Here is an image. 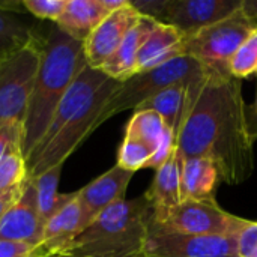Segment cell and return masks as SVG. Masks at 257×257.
<instances>
[{
	"label": "cell",
	"instance_id": "603a6c76",
	"mask_svg": "<svg viewBox=\"0 0 257 257\" xmlns=\"http://www.w3.org/2000/svg\"><path fill=\"white\" fill-rule=\"evenodd\" d=\"M38 39L32 26L0 8V59L14 54Z\"/></svg>",
	"mask_w": 257,
	"mask_h": 257
},
{
	"label": "cell",
	"instance_id": "f1b7e54d",
	"mask_svg": "<svg viewBox=\"0 0 257 257\" xmlns=\"http://www.w3.org/2000/svg\"><path fill=\"white\" fill-rule=\"evenodd\" d=\"M0 257H48L44 247L33 248L26 244L0 239Z\"/></svg>",
	"mask_w": 257,
	"mask_h": 257
},
{
	"label": "cell",
	"instance_id": "7c38bea8",
	"mask_svg": "<svg viewBox=\"0 0 257 257\" xmlns=\"http://www.w3.org/2000/svg\"><path fill=\"white\" fill-rule=\"evenodd\" d=\"M140 14L126 0V3L110 12L84 42V54L90 68L99 69L119 48L126 33L139 21Z\"/></svg>",
	"mask_w": 257,
	"mask_h": 257
},
{
	"label": "cell",
	"instance_id": "e575fe53",
	"mask_svg": "<svg viewBox=\"0 0 257 257\" xmlns=\"http://www.w3.org/2000/svg\"><path fill=\"white\" fill-rule=\"evenodd\" d=\"M48 257H62V256H48Z\"/></svg>",
	"mask_w": 257,
	"mask_h": 257
},
{
	"label": "cell",
	"instance_id": "30bf717a",
	"mask_svg": "<svg viewBox=\"0 0 257 257\" xmlns=\"http://www.w3.org/2000/svg\"><path fill=\"white\" fill-rule=\"evenodd\" d=\"M242 0H167L163 21L184 39L236 12Z\"/></svg>",
	"mask_w": 257,
	"mask_h": 257
},
{
	"label": "cell",
	"instance_id": "d6986e66",
	"mask_svg": "<svg viewBox=\"0 0 257 257\" xmlns=\"http://www.w3.org/2000/svg\"><path fill=\"white\" fill-rule=\"evenodd\" d=\"M184 36L173 27L158 23L146 38L137 57V74L158 68L182 56Z\"/></svg>",
	"mask_w": 257,
	"mask_h": 257
},
{
	"label": "cell",
	"instance_id": "52a82bcc",
	"mask_svg": "<svg viewBox=\"0 0 257 257\" xmlns=\"http://www.w3.org/2000/svg\"><path fill=\"white\" fill-rule=\"evenodd\" d=\"M42 41L38 39L0 59V122H23L41 65Z\"/></svg>",
	"mask_w": 257,
	"mask_h": 257
},
{
	"label": "cell",
	"instance_id": "7402d4cb",
	"mask_svg": "<svg viewBox=\"0 0 257 257\" xmlns=\"http://www.w3.org/2000/svg\"><path fill=\"white\" fill-rule=\"evenodd\" d=\"M63 166H56L35 178H30L36 194H38V205H39V214L42 218V223L47 224V221L60 209L63 208L74 196V193L62 194L59 193V181L62 175Z\"/></svg>",
	"mask_w": 257,
	"mask_h": 257
},
{
	"label": "cell",
	"instance_id": "7a4b0ae2",
	"mask_svg": "<svg viewBox=\"0 0 257 257\" xmlns=\"http://www.w3.org/2000/svg\"><path fill=\"white\" fill-rule=\"evenodd\" d=\"M119 86L120 81L89 65L80 72L59 104L45 134L26 158L29 178L63 166L81 142L99 126L101 114Z\"/></svg>",
	"mask_w": 257,
	"mask_h": 257
},
{
	"label": "cell",
	"instance_id": "484cf974",
	"mask_svg": "<svg viewBox=\"0 0 257 257\" xmlns=\"http://www.w3.org/2000/svg\"><path fill=\"white\" fill-rule=\"evenodd\" d=\"M229 72L241 81L257 75V27L230 59Z\"/></svg>",
	"mask_w": 257,
	"mask_h": 257
},
{
	"label": "cell",
	"instance_id": "4316f807",
	"mask_svg": "<svg viewBox=\"0 0 257 257\" xmlns=\"http://www.w3.org/2000/svg\"><path fill=\"white\" fill-rule=\"evenodd\" d=\"M23 9L39 20L56 23L66 6V0H21Z\"/></svg>",
	"mask_w": 257,
	"mask_h": 257
},
{
	"label": "cell",
	"instance_id": "ffe728a7",
	"mask_svg": "<svg viewBox=\"0 0 257 257\" xmlns=\"http://www.w3.org/2000/svg\"><path fill=\"white\" fill-rule=\"evenodd\" d=\"M151 208L152 218H160L172 208L181 203V167L175 154L155 170L152 184L145 193Z\"/></svg>",
	"mask_w": 257,
	"mask_h": 257
},
{
	"label": "cell",
	"instance_id": "9c48e42d",
	"mask_svg": "<svg viewBox=\"0 0 257 257\" xmlns=\"http://www.w3.org/2000/svg\"><path fill=\"white\" fill-rule=\"evenodd\" d=\"M143 257H239L236 236L187 235L149 229Z\"/></svg>",
	"mask_w": 257,
	"mask_h": 257
},
{
	"label": "cell",
	"instance_id": "8fae6325",
	"mask_svg": "<svg viewBox=\"0 0 257 257\" xmlns=\"http://www.w3.org/2000/svg\"><path fill=\"white\" fill-rule=\"evenodd\" d=\"M44 229L45 224L39 214L38 194L30 178H27L20 197L0 223V239L38 248L42 245Z\"/></svg>",
	"mask_w": 257,
	"mask_h": 257
},
{
	"label": "cell",
	"instance_id": "8992f818",
	"mask_svg": "<svg viewBox=\"0 0 257 257\" xmlns=\"http://www.w3.org/2000/svg\"><path fill=\"white\" fill-rule=\"evenodd\" d=\"M250 223L242 217L224 211L215 199L185 200L160 218H151V230L178 232L187 235L238 236Z\"/></svg>",
	"mask_w": 257,
	"mask_h": 257
},
{
	"label": "cell",
	"instance_id": "d6a6232c",
	"mask_svg": "<svg viewBox=\"0 0 257 257\" xmlns=\"http://www.w3.org/2000/svg\"><path fill=\"white\" fill-rule=\"evenodd\" d=\"M245 116H247V125H248V133L253 142L257 140V75H256V96L251 104L245 107Z\"/></svg>",
	"mask_w": 257,
	"mask_h": 257
},
{
	"label": "cell",
	"instance_id": "3957f363",
	"mask_svg": "<svg viewBox=\"0 0 257 257\" xmlns=\"http://www.w3.org/2000/svg\"><path fill=\"white\" fill-rule=\"evenodd\" d=\"M86 66L84 42L71 38L53 23L42 41L41 65L21 128L26 158L45 134L59 104Z\"/></svg>",
	"mask_w": 257,
	"mask_h": 257
},
{
	"label": "cell",
	"instance_id": "e0dca14e",
	"mask_svg": "<svg viewBox=\"0 0 257 257\" xmlns=\"http://www.w3.org/2000/svg\"><path fill=\"white\" fill-rule=\"evenodd\" d=\"M158 21L142 17L134 24V27L126 33L119 48L114 54L99 68L104 74L116 81H125L137 74V57L146 38L155 29Z\"/></svg>",
	"mask_w": 257,
	"mask_h": 257
},
{
	"label": "cell",
	"instance_id": "44dd1931",
	"mask_svg": "<svg viewBox=\"0 0 257 257\" xmlns=\"http://www.w3.org/2000/svg\"><path fill=\"white\" fill-rule=\"evenodd\" d=\"M188 87L190 86H184V84H175V86L166 87V89L160 90L158 93H155L154 96H151L143 104H140L134 111L152 110V111L158 113L164 119L167 126L173 131L175 137H178Z\"/></svg>",
	"mask_w": 257,
	"mask_h": 257
},
{
	"label": "cell",
	"instance_id": "4fadbf2b",
	"mask_svg": "<svg viewBox=\"0 0 257 257\" xmlns=\"http://www.w3.org/2000/svg\"><path fill=\"white\" fill-rule=\"evenodd\" d=\"M133 176V172L125 170L116 164L77 191L78 200L83 205L89 223H92L110 206L125 200V193Z\"/></svg>",
	"mask_w": 257,
	"mask_h": 257
},
{
	"label": "cell",
	"instance_id": "836d02e7",
	"mask_svg": "<svg viewBox=\"0 0 257 257\" xmlns=\"http://www.w3.org/2000/svg\"><path fill=\"white\" fill-rule=\"evenodd\" d=\"M241 9L257 27V0H242Z\"/></svg>",
	"mask_w": 257,
	"mask_h": 257
},
{
	"label": "cell",
	"instance_id": "6da1fadb",
	"mask_svg": "<svg viewBox=\"0 0 257 257\" xmlns=\"http://www.w3.org/2000/svg\"><path fill=\"white\" fill-rule=\"evenodd\" d=\"M209 69V68H208ZM242 81L229 69H209L203 81L187 89L176 158L205 157L215 163L221 182L241 185L254 172V142L250 137Z\"/></svg>",
	"mask_w": 257,
	"mask_h": 257
},
{
	"label": "cell",
	"instance_id": "9a60e30c",
	"mask_svg": "<svg viewBox=\"0 0 257 257\" xmlns=\"http://www.w3.org/2000/svg\"><path fill=\"white\" fill-rule=\"evenodd\" d=\"M125 3L126 0H66L63 14L54 24L71 38L86 42L105 17Z\"/></svg>",
	"mask_w": 257,
	"mask_h": 257
},
{
	"label": "cell",
	"instance_id": "f546056e",
	"mask_svg": "<svg viewBox=\"0 0 257 257\" xmlns=\"http://www.w3.org/2000/svg\"><path fill=\"white\" fill-rule=\"evenodd\" d=\"M130 3L142 17H148L161 23L167 0H137V2H130Z\"/></svg>",
	"mask_w": 257,
	"mask_h": 257
},
{
	"label": "cell",
	"instance_id": "4dcf8cb0",
	"mask_svg": "<svg viewBox=\"0 0 257 257\" xmlns=\"http://www.w3.org/2000/svg\"><path fill=\"white\" fill-rule=\"evenodd\" d=\"M21 140V123L18 122H0V158L11 143Z\"/></svg>",
	"mask_w": 257,
	"mask_h": 257
},
{
	"label": "cell",
	"instance_id": "5b68a950",
	"mask_svg": "<svg viewBox=\"0 0 257 257\" xmlns=\"http://www.w3.org/2000/svg\"><path fill=\"white\" fill-rule=\"evenodd\" d=\"M208 71L209 69L203 63L184 54L158 68L136 74L120 83L119 89L105 105L99 125L122 111L136 110L140 104L166 87L175 84H197L206 78Z\"/></svg>",
	"mask_w": 257,
	"mask_h": 257
},
{
	"label": "cell",
	"instance_id": "d4e9b609",
	"mask_svg": "<svg viewBox=\"0 0 257 257\" xmlns=\"http://www.w3.org/2000/svg\"><path fill=\"white\" fill-rule=\"evenodd\" d=\"M154 157V151L145 145L143 142L123 136V140L117 151V166L136 173L137 170L148 169L151 160Z\"/></svg>",
	"mask_w": 257,
	"mask_h": 257
},
{
	"label": "cell",
	"instance_id": "ac0fdd59",
	"mask_svg": "<svg viewBox=\"0 0 257 257\" xmlns=\"http://www.w3.org/2000/svg\"><path fill=\"white\" fill-rule=\"evenodd\" d=\"M181 202L212 200L221 182L214 161L205 157L188 158L181 163Z\"/></svg>",
	"mask_w": 257,
	"mask_h": 257
},
{
	"label": "cell",
	"instance_id": "277c9868",
	"mask_svg": "<svg viewBox=\"0 0 257 257\" xmlns=\"http://www.w3.org/2000/svg\"><path fill=\"white\" fill-rule=\"evenodd\" d=\"M152 208L146 196L125 199L99 214L62 257H143Z\"/></svg>",
	"mask_w": 257,
	"mask_h": 257
},
{
	"label": "cell",
	"instance_id": "83f0119b",
	"mask_svg": "<svg viewBox=\"0 0 257 257\" xmlns=\"http://www.w3.org/2000/svg\"><path fill=\"white\" fill-rule=\"evenodd\" d=\"M239 257H257V221H250L236 236Z\"/></svg>",
	"mask_w": 257,
	"mask_h": 257
},
{
	"label": "cell",
	"instance_id": "5bb4252c",
	"mask_svg": "<svg viewBox=\"0 0 257 257\" xmlns=\"http://www.w3.org/2000/svg\"><path fill=\"white\" fill-rule=\"evenodd\" d=\"M125 136L134 137L154 151L148 169H160L176 149V137L164 119L152 110H137L126 123Z\"/></svg>",
	"mask_w": 257,
	"mask_h": 257
},
{
	"label": "cell",
	"instance_id": "cb8c5ba5",
	"mask_svg": "<svg viewBox=\"0 0 257 257\" xmlns=\"http://www.w3.org/2000/svg\"><path fill=\"white\" fill-rule=\"evenodd\" d=\"M27 178V161L21 148V140H15L0 158V191L23 185Z\"/></svg>",
	"mask_w": 257,
	"mask_h": 257
},
{
	"label": "cell",
	"instance_id": "ba28073f",
	"mask_svg": "<svg viewBox=\"0 0 257 257\" xmlns=\"http://www.w3.org/2000/svg\"><path fill=\"white\" fill-rule=\"evenodd\" d=\"M254 29L253 21L239 8L224 20L185 38L182 56L194 57L209 69H229L230 59Z\"/></svg>",
	"mask_w": 257,
	"mask_h": 257
},
{
	"label": "cell",
	"instance_id": "1f68e13d",
	"mask_svg": "<svg viewBox=\"0 0 257 257\" xmlns=\"http://www.w3.org/2000/svg\"><path fill=\"white\" fill-rule=\"evenodd\" d=\"M23 185L15 187V188H11V190L0 191V223L5 218V215L8 214V211L12 208V205L17 202V199L20 197V194L23 191Z\"/></svg>",
	"mask_w": 257,
	"mask_h": 257
},
{
	"label": "cell",
	"instance_id": "2e32d148",
	"mask_svg": "<svg viewBox=\"0 0 257 257\" xmlns=\"http://www.w3.org/2000/svg\"><path fill=\"white\" fill-rule=\"evenodd\" d=\"M89 224V218L75 191L72 199L47 221L42 239L44 250L48 256H59Z\"/></svg>",
	"mask_w": 257,
	"mask_h": 257
}]
</instances>
